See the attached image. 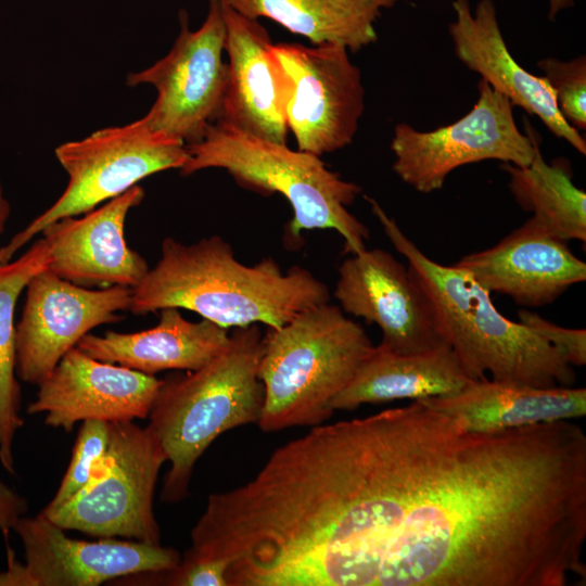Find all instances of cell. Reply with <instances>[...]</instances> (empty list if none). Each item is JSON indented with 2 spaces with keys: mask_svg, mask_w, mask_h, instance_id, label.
<instances>
[{
  "mask_svg": "<svg viewBox=\"0 0 586 586\" xmlns=\"http://www.w3.org/2000/svg\"><path fill=\"white\" fill-rule=\"evenodd\" d=\"M518 316L521 323L555 347L569 365L579 367L586 364L585 329L563 328L525 309Z\"/></svg>",
  "mask_w": 586,
  "mask_h": 586,
  "instance_id": "28",
  "label": "cell"
},
{
  "mask_svg": "<svg viewBox=\"0 0 586 586\" xmlns=\"http://www.w3.org/2000/svg\"><path fill=\"white\" fill-rule=\"evenodd\" d=\"M347 51L335 43L273 44L290 78L286 124L300 151L332 153L352 143L357 132L365 88Z\"/></svg>",
  "mask_w": 586,
  "mask_h": 586,
  "instance_id": "12",
  "label": "cell"
},
{
  "mask_svg": "<svg viewBox=\"0 0 586 586\" xmlns=\"http://www.w3.org/2000/svg\"><path fill=\"white\" fill-rule=\"evenodd\" d=\"M334 296L349 315L375 323L379 345L418 353L443 343L430 303L410 271L382 249L362 250L339 267Z\"/></svg>",
  "mask_w": 586,
  "mask_h": 586,
  "instance_id": "14",
  "label": "cell"
},
{
  "mask_svg": "<svg viewBox=\"0 0 586 586\" xmlns=\"http://www.w3.org/2000/svg\"><path fill=\"white\" fill-rule=\"evenodd\" d=\"M373 345L365 329L330 302L308 308L263 337L258 377L267 433L316 426L332 415V399L351 382Z\"/></svg>",
  "mask_w": 586,
  "mask_h": 586,
  "instance_id": "5",
  "label": "cell"
},
{
  "mask_svg": "<svg viewBox=\"0 0 586 586\" xmlns=\"http://www.w3.org/2000/svg\"><path fill=\"white\" fill-rule=\"evenodd\" d=\"M162 380L69 349L38 384L29 415L46 412L44 423L67 432L78 421H132L149 417Z\"/></svg>",
  "mask_w": 586,
  "mask_h": 586,
  "instance_id": "16",
  "label": "cell"
},
{
  "mask_svg": "<svg viewBox=\"0 0 586 586\" xmlns=\"http://www.w3.org/2000/svg\"><path fill=\"white\" fill-rule=\"evenodd\" d=\"M330 302L324 282L294 265L283 272L271 257L239 262L219 235L191 244L165 238L156 265L132 288L135 315L188 309L222 328L263 323L280 328L300 313Z\"/></svg>",
  "mask_w": 586,
  "mask_h": 586,
  "instance_id": "2",
  "label": "cell"
},
{
  "mask_svg": "<svg viewBox=\"0 0 586 586\" xmlns=\"http://www.w3.org/2000/svg\"><path fill=\"white\" fill-rule=\"evenodd\" d=\"M27 508V500L0 480V531L5 538L25 515Z\"/></svg>",
  "mask_w": 586,
  "mask_h": 586,
  "instance_id": "30",
  "label": "cell"
},
{
  "mask_svg": "<svg viewBox=\"0 0 586 586\" xmlns=\"http://www.w3.org/2000/svg\"><path fill=\"white\" fill-rule=\"evenodd\" d=\"M451 4L455 18L448 31L458 60L513 106L538 117L556 137L585 155V138L559 112L547 80L524 69L510 53L494 1L480 0L473 11L469 0H453Z\"/></svg>",
  "mask_w": 586,
  "mask_h": 586,
  "instance_id": "19",
  "label": "cell"
},
{
  "mask_svg": "<svg viewBox=\"0 0 586 586\" xmlns=\"http://www.w3.org/2000/svg\"><path fill=\"white\" fill-rule=\"evenodd\" d=\"M550 86L559 112L576 130L586 128V58L571 61L547 58L537 63Z\"/></svg>",
  "mask_w": 586,
  "mask_h": 586,
  "instance_id": "27",
  "label": "cell"
},
{
  "mask_svg": "<svg viewBox=\"0 0 586 586\" xmlns=\"http://www.w3.org/2000/svg\"><path fill=\"white\" fill-rule=\"evenodd\" d=\"M49 264L50 250L44 238L34 242L17 259L0 264V462L10 473H14V437L24 424L20 416L21 387L15 377V306L31 278Z\"/></svg>",
  "mask_w": 586,
  "mask_h": 586,
  "instance_id": "25",
  "label": "cell"
},
{
  "mask_svg": "<svg viewBox=\"0 0 586 586\" xmlns=\"http://www.w3.org/2000/svg\"><path fill=\"white\" fill-rule=\"evenodd\" d=\"M180 31L170 51L152 66L130 73L128 86L150 84L157 97L144 115L156 130L182 140L200 142L220 114L226 80V27L221 0H208L206 17L196 30L188 14L179 12Z\"/></svg>",
  "mask_w": 586,
  "mask_h": 586,
  "instance_id": "10",
  "label": "cell"
},
{
  "mask_svg": "<svg viewBox=\"0 0 586 586\" xmlns=\"http://www.w3.org/2000/svg\"><path fill=\"white\" fill-rule=\"evenodd\" d=\"M55 156L68 175L67 187L47 211L0 249V264L10 262L49 224L92 211L150 175L180 169L189 154L182 140L154 129L143 116L62 143L55 149Z\"/></svg>",
  "mask_w": 586,
  "mask_h": 586,
  "instance_id": "7",
  "label": "cell"
},
{
  "mask_svg": "<svg viewBox=\"0 0 586 586\" xmlns=\"http://www.w3.org/2000/svg\"><path fill=\"white\" fill-rule=\"evenodd\" d=\"M10 211H11L10 203L4 196L2 184L0 181V235L4 230L7 220L10 216Z\"/></svg>",
  "mask_w": 586,
  "mask_h": 586,
  "instance_id": "32",
  "label": "cell"
},
{
  "mask_svg": "<svg viewBox=\"0 0 586 586\" xmlns=\"http://www.w3.org/2000/svg\"><path fill=\"white\" fill-rule=\"evenodd\" d=\"M186 145L189 157L181 175L221 168L243 188L284 196L293 211L291 238H300L306 230L332 229L343 238L346 253L366 249L369 230L347 209L361 187L330 170L320 156L252 136L218 119L208 125L200 142Z\"/></svg>",
  "mask_w": 586,
  "mask_h": 586,
  "instance_id": "6",
  "label": "cell"
},
{
  "mask_svg": "<svg viewBox=\"0 0 586 586\" xmlns=\"http://www.w3.org/2000/svg\"><path fill=\"white\" fill-rule=\"evenodd\" d=\"M548 16L552 21L557 17L560 11L573 7L575 0H548Z\"/></svg>",
  "mask_w": 586,
  "mask_h": 586,
  "instance_id": "31",
  "label": "cell"
},
{
  "mask_svg": "<svg viewBox=\"0 0 586 586\" xmlns=\"http://www.w3.org/2000/svg\"><path fill=\"white\" fill-rule=\"evenodd\" d=\"M167 461L153 429L109 422V444L88 484L64 504L40 512L65 530L161 545L153 498Z\"/></svg>",
  "mask_w": 586,
  "mask_h": 586,
  "instance_id": "8",
  "label": "cell"
},
{
  "mask_svg": "<svg viewBox=\"0 0 586 586\" xmlns=\"http://www.w3.org/2000/svg\"><path fill=\"white\" fill-rule=\"evenodd\" d=\"M227 80L218 120L252 136L286 144L290 78L268 30L221 0ZM216 119V120H217Z\"/></svg>",
  "mask_w": 586,
  "mask_h": 586,
  "instance_id": "15",
  "label": "cell"
},
{
  "mask_svg": "<svg viewBox=\"0 0 586 586\" xmlns=\"http://www.w3.org/2000/svg\"><path fill=\"white\" fill-rule=\"evenodd\" d=\"M455 265L470 272L491 294L507 295L527 307L550 304L586 280V264L572 253L568 242L533 217L496 245L471 253Z\"/></svg>",
  "mask_w": 586,
  "mask_h": 586,
  "instance_id": "18",
  "label": "cell"
},
{
  "mask_svg": "<svg viewBox=\"0 0 586 586\" xmlns=\"http://www.w3.org/2000/svg\"><path fill=\"white\" fill-rule=\"evenodd\" d=\"M131 288L91 290L51 272L35 275L26 286V300L16 324V375L40 384L61 358L93 328L118 322L129 310Z\"/></svg>",
  "mask_w": 586,
  "mask_h": 586,
  "instance_id": "13",
  "label": "cell"
},
{
  "mask_svg": "<svg viewBox=\"0 0 586 586\" xmlns=\"http://www.w3.org/2000/svg\"><path fill=\"white\" fill-rule=\"evenodd\" d=\"M241 14L269 18L311 43H335L352 52L378 39L375 24L398 0H225Z\"/></svg>",
  "mask_w": 586,
  "mask_h": 586,
  "instance_id": "23",
  "label": "cell"
},
{
  "mask_svg": "<svg viewBox=\"0 0 586 586\" xmlns=\"http://www.w3.org/2000/svg\"><path fill=\"white\" fill-rule=\"evenodd\" d=\"M473 381L445 342L418 353H396L378 345L330 407L354 410L362 404L451 395Z\"/></svg>",
  "mask_w": 586,
  "mask_h": 586,
  "instance_id": "22",
  "label": "cell"
},
{
  "mask_svg": "<svg viewBox=\"0 0 586 586\" xmlns=\"http://www.w3.org/2000/svg\"><path fill=\"white\" fill-rule=\"evenodd\" d=\"M455 418L469 432L493 433L586 415L584 387H535L479 380L458 393L419 399Z\"/></svg>",
  "mask_w": 586,
  "mask_h": 586,
  "instance_id": "21",
  "label": "cell"
},
{
  "mask_svg": "<svg viewBox=\"0 0 586 586\" xmlns=\"http://www.w3.org/2000/svg\"><path fill=\"white\" fill-rule=\"evenodd\" d=\"M343 586L586 581V435L568 420L466 431L422 400L354 419Z\"/></svg>",
  "mask_w": 586,
  "mask_h": 586,
  "instance_id": "1",
  "label": "cell"
},
{
  "mask_svg": "<svg viewBox=\"0 0 586 586\" xmlns=\"http://www.w3.org/2000/svg\"><path fill=\"white\" fill-rule=\"evenodd\" d=\"M227 563L218 559L198 558L188 553L180 564L167 572V585L227 586Z\"/></svg>",
  "mask_w": 586,
  "mask_h": 586,
  "instance_id": "29",
  "label": "cell"
},
{
  "mask_svg": "<svg viewBox=\"0 0 586 586\" xmlns=\"http://www.w3.org/2000/svg\"><path fill=\"white\" fill-rule=\"evenodd\" d=\"M107 444L109 422L82 421L69 466L54 497L46 507L54 508L64 504L88 484L95 466L106 453Z\"/></svg>",
  "mask_w": 586,
  "mask_h": 586,
  "instance_id": "26",
  "label": "cell"
},
{
  "mask_svg": "<svg viewBox=\"0 0 586 586\" xmlns=\"http://www.w3.org/2000/svg\"><path fill=\"white\" fill-rule=\"evenodd\" d=\"M25 563L8 546V568L0 586H97L115 578L156 574L176 569L182 558L174 548L107 537L74 539L41 513L22 517L14 530Z\"/></svg>",
  "mask_w": 586,
  "mask_h": 586,
  "instance_id": "11",
  "label": "cell"
},
{
  "mask_svg": "<svg viewBox=\"0 0 586 586\" xmlns=\"http://www.w3.org/2000/svg\"><path fill=\"white\" fill-rule=\"evenodd\" d=\"M263 337L257 324L233 328L227 347L208 364L162 380L149 425L170 463L161 494L165 502L188 496L196 461L219 435L257 423L264 404Z\"/></svg>",
  "mask_w": 586,
  "mask_h": 586,
  "instance_id": "4",
  "label": "cell"
},
{
  "mask_svg": "<svg viewBox=\"0 0 586 586\" xmlns=\"http://www.w3.org/2000/svg\"><path fill=\"white\" fill-rule=\"evenodd\" d=\"M390 242L425 294L437 332L467 374L535 387L573 386L576 373L548 342L523 323L499 313L486 291L467 270L428 257L372 198L366 196Z\"/></svg>",
  "mask_w": 586,
  "mask_h": 586,
  "instance_id": "3",
  "label": "cell"
},
{
  "mask_svg": "<svg viewBox=\"0 0 586 586\" xmlns=\"http://www.w3.org/2000/svg\"><path fill=\"white\" fill-rule=\"evenodd\" d=\"M160 310V321L151 329L88 333L76 346L94 359L150 375L163 370H198L227 347L228 329L204 318L190 321L176 307Z\"/></svg>",
  "mask_w": 586,
  "mask_h": 586,
  "instance_id": "20",
  "label": "cell"
},
{
  "mask_svg": "<svg viewBox=\"0 0 586 586\" xmlns=\"http://www.w3.org/2000/svg\"><path fill=\"white\" fill-rule=\"evenodd\" d=\"M477 100L453 124L420 131L397 124L391 140L393 170L421 193L440 190L447 176L460 166L488 160L524 167L535 155L536 136L528 125L518 128L513 105L485 80L477 84Z\"/></svg>",
  "mask_w": 586,
  "mask_h": 586,
  "instance_id": "9",
  "label": "cell"
},
{
  "mask_svg": "<svg viewBox=\"0 0 586 586\" xmlns=\"http://www.w3.org/2000/svg\"><path fill=\"white\" fill-rule=\"evenodd\" d=\"M501 168L522 209L532 212L535 220L565 242L586 241V193L574 184L565 160L547 163L537 144L530 165L504 163Z\"/></svg>",
  "mask_w": 586,
  "mask_h": 586,
  "instance_id": "24",
  "label": "cell"
},
{
  "mask_svg": "<svg viewBox=\"0 0 586 586\" xmlns=\"http://www.w3.org/2000/svg\"><path fill=\"white\" fill-rule=\"evenodd\" d=\"M144 199L138 184L77 218L63 217L41 231L50 250L48 269L62 279L89 286L135 288L150 267L127 245L128 212Z\"/></svg>",
  "mask_w": 586,
  "mask_h": 586,
  "instance_id": "17",
  "label": "cell"
}]
</instances>
